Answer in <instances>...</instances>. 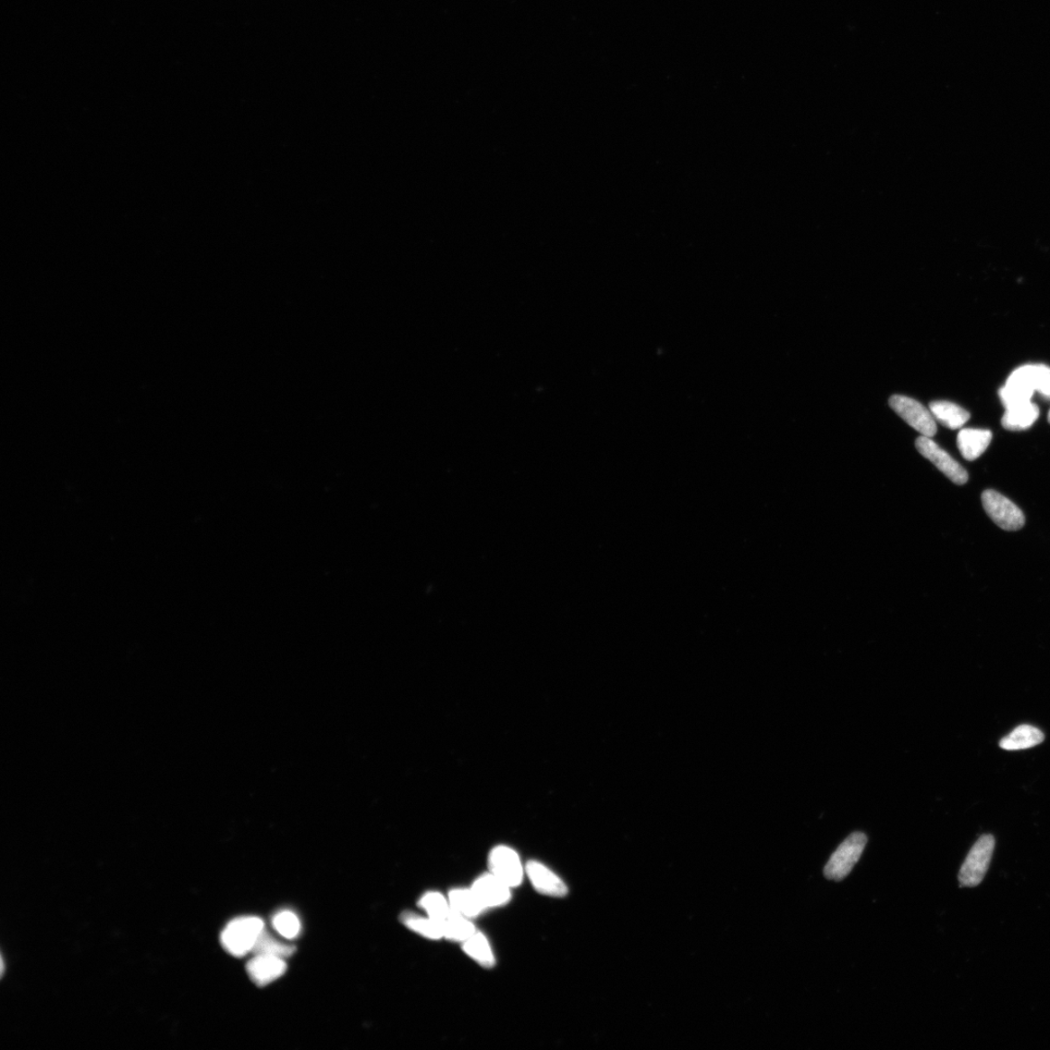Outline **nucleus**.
I'll return each mask as SVG.
<instances>
[{
  "label": "nucleus",
  "instance_id": "1",
  "mask_svg": "<svg viewBox=\"0 0 1050 1050\" xmlns=\"http://www.w3.org/2000/svg\"><path fill=\"white\" fill-rule=\"evenodd\" d=\"M265 931V923L259 918L247 917L231 920L222 934V944L229 955L243 957L252 952Z\"/></svg>",
  "mask_w": 1050,
  "mask_h": 1050
},
{
  "label": "nucleus",
  "instance_id": "2",
  "mask_svg": "<svg viewBox=\"0 0 1050 1050\" xmlns=\"http://www.w3.org/2000/svg\"><path fill=\"white\" fill-rule=\"evenodd\" d=\"M868 844V837L862 832L852 833L833 853L827 863L824 874L829 881L841 882L850 874Z\"/></svg>",
  "mask_w": 1050,
  "mask_h": 1050
},
{
  "label": "nucleus",
  "instance_id": "3",
  "mask_svg": "<svg viewBox=\"0 0 1050 1050\" xmlns=\"http://www.w3.org/2000/svg\"><path fill=\"white\" fill-rule=\"evenodd\" d=\"M995 844L992 835H983L976 840L959 873L962 887H975L982 883L991 863Z\"/></svg>",
  "mask_w": 1050,
  "mask_h": 1050
},
{
  "label": "nucleus",
  "instance_id": "4",
  "mask_svg": "<svg viewBox=\"0 0 1050 1050\" xmlns=\"http://www.w3.org/2000/svg\"><path fill=\"white\" fill-rule=\"evenodd\" d=\"M986 514L1000 529L1007 531L1021 530L1025 524L1023 511L1009 498L993 490H987L982 496Z\"/></svg>",
  "mask_w": 1050,
  "mask_h": 1050
},
{
  "label": "nucleus",
  "instance_id": "5",
  "mask_svg": "<svg viewBox=\"0 0 1050 1050\" xmlns=\"http://www.w3.org/2000/svg\"><path fill=\"white\" fill-rule=\"evenodd\" d=\"M889 405L898 416L922 436L932 438L937 434V427L931 411L926 409L919 401L907 396L893 395L889 399Z\"/></svg>",
  "mask_w": 1050,
  "mask_h": 1050
},
{
  "label": "nucleus",
  "instance_id": "6",
  "mask_svg": "<svg viewBox=\"0 0 1050 1050\" xmlns=\"http://www.w3.org/2000/svg\"><path fill=\"white\" fill-rule=\"evenodd\" d=\"M915 446H917L919 454L929 459L949 480L958 485H963L968 482V472L930 437H919L915 442Z\"/></svg>",
  "mask_w": 1050,
  "mask_h": 1050
},
{
  "label": "nucleus",
  "instance_id": "7",
  "mask_svg": "<svg viewBox=\"0 0 1050 1050\" xmlns=\"http://www.w3.org/2000/svg\"><path fill=\"white\" fill-rule=\"evenodd\" d=\"M491 873L511 888L518 887L523 881V868L518 853L508 846L493 848L488 857Z\"/></svg>",
  "mask_w": 1050,
  "mask_h": 1050
},
{
  "label": "nucleus",
  "instance_id": "8",
  "mask_svg": "<svg viewBox=\"0 0 1050 1050\" xmlns=\"http://www.w3.org/2000/svg\"><path fill=\"white\" fill-rule=\"evenodd\" d=\"M471 889L485 910L505 906L511 900V887L492 873L475 879Z\"/></svg>",
  "mask_w": 1050,
  "mask_h": 1050
},
{
  "label": "nucleus",
  "instance_id": "9",
  "mask_svg": "<svg viewBox=\"0 0 1050 1050\" xmlns=\"http://www.w3.org/2000/svg\"><path fill=\"white\" fill-rule=\"evenodd\" d=\"M525 873L537 892L555 898L566 896L568 888L563 879L540 862L530 861L525 866Z\"/></svg>",
  "mask_w": 1050,
  "mask_h": 1050
},
{
  "label": "nucleus",
  "instance_id": "10",
  "mask_svg": "<svg viewBox=\"0 0 1050 1050\" xmlns=\"http://www.w3.org/2000/svg\"><path fill=\"white\" fill-rule=\"evenodd\" d=\"M287 970L284 958L256 955L247 964V972L253 983L264 987L276 982Z\"/></svg>",
  "mask_w": 1050,
  "mask_h": 1050
},
{
  "label": "nucleus",
  "instance_id": "11",
  "mask_svg": "<svg viewBox=\"0 0 1050 1050\" xmlns=\"http://www.w3.org/2000/svg\"><path fill=\"white\" fill-rule=\"evenodd\" d=\"M992 432L986 430H962L957 445L962 457L973 461L981 457L992 441Z\"/></svg>",
  "mask_w": 1050,
  "mask_h": 1050
},
{
  "label": "nucleus",
  "instance_id": "12",
  "mask_svg": "<svg viewBox=\"0 0 1050 1050\" xmlns=\"http://www.w3.org/2000/svg\"><path fill=\"white\" fill-rule=\"evenodd\" d=\"M1040 416V409L1031 401L1006 409L1002 425L1007 430L1022 431L1030 429Z\"/></svg>",
  "mask_w": 1050,
  "mask_h": 1050
},
{
  "label": "nucleus",
  "instance_id": "13",
  "mask_svg": "<svg viewBox=\"0 0 1050 1050\" xmlns=\"http://www.w3.org/2000/svg\"><path fill=\"white\" fill-rule=\"evenodd\" d=\"M1044 732L1030 725H1021L1000 741V747L1007 751L1029 749L1043 743Z\"/></svg>",
  "mask_w": 1050,
  "mask_h": 1050
},
{
  "label": "nucleus",
  "instance_id": "14",
  "mask_svg": "<svg viewBox=\"0 0 1050 1050\" xmlns=\"http://www.w3.org/2000/svg\"><path fill=\"white\" fill-rule=\"evenodd\" d=\"M930 411L937 421L952 430L962 429L971 418L968 411L948 401L932 402Z\"/></svg>",
  "mask_w": 1050,
  "mask_h": 1050
},
{
  "label": "nucleus",
  "instance_id": "15",
  "mask_svg": "<svg viewBox=\"0 0 1050 1050\" xmlns=\"http://www.w3.org/2000/svg\"><path fill=\"white\" fill-rule=\"evenodd\" d=\"M451 909L469 919L478 918L485 910L481 901L475 895L472 889L458 888L451 890L448 894Z\"/></svg>",
  "mask_w": 1050,
  "mask_h": 1050
},
{
  "label": "nucleus",
  "instance_id": "16",
  "mask_svg": "<svg viewBox=\"0 0 1050 1050\" xmlns=\"http://www.w3.org/2000/svg\"><path fill=\"white\" fill-rule=\"evenodd\" d=\"M400 920L408 929L426 938L441 939L444 937L442 923L430 917L422 918L419 914L407 911L401 914Z\"/></svg>",
  "mask_w": 1050,
  "mask_h": 1050
},
{
  "label": "nucleus",
  "instance_id": "17",
  "mask_svg": "<svg viewBox=\"0 0 1050 1050\" xmlns=\"http://www.w3.org/2000/svg\"><path fill=\"white\" fill-rule=\"evenodd\" d=\"M462 944L464 952L482 967L491 969L494 966L493 952L484 934L477 931Z\"/></svg>",
  "mask_w": 1050,
  "mask_h": 1050
},
{
  "label": "nucleus",
  "instance_id": "18",
  "mask_svg": "<svg viewBox=\"0 0 1050 1050\" xmlns=\"http://www.w3.org/2000/svg\"><path fill=\"white\" fill-rule=\"evenodd\" d=\"M444 937L451 942L464 943L477 930L469 920L456 910H451L448 918L442 922Z\"/></svg>",
  "mask_w": 1050,
  "mask_h": 1050
},
{
  "label": "nucleus",
  "instance_id": "19",
  "mask_svg": "<svg viewBox=\"0 0 1050 1050\" xmlns=\"http://www.w3.org/2000/svg\"><path fill=\"white\" fill-rule=\"evenodd\" d=\"M419 906L426 911L430 918L441 923L448 918L453 910L448 900L435 891L424 894L419 901Z\"/></svg>",
  "mask_w": 1050,
  "mask_h": 1050
},
{
  "label": "nucleus",
  "instance_id": "20",
  "mask_svg": "<svg viewBox=\"0 0 1050 1050\" xmlns=\"http://www.w3.org/2000/svg\"><path fill=\"white\" fill-rule=\"evenodd\" d=\"M296 947L280 943L265 931L258 938L252 952L256 955H271L279 958H287L294 955Z\"/></svg>",
  "mask_w": 1050,
  "mask_h": 1050
},
{
  "label": "nucleus",
  "instance_id": "21",
  "mask_svg": "<svg viewBox=\"0 0 1050 1050\" xmlns=\"http://www.w3.org/2000/svg\"><path fill=\"white\" fill-rule=\"evenodd\" d=\"M275 930L286 939L296 938L301 931V923L294 912L280 911L273 919Z\"/></svg>",
  "mask_w": 1050,
  "mask_h": 1050
},
{
  "label": "nucleus",
  "instance_id": "22",
  "mask_svg": "<svg viewBox=\"0 0 1050 1050\" xmlns=\"http://www.w3.org/2000/svg\"><path fill=\"white\" fill-rule=\"evenodd\" d=\"M1048 421H1049V423H1050V411H1049V412H1048Z\"/></svg>",
  "mask_w": 1050,
  "mask_h": 1050
},
{
  "label": "nucleus",
  "instance_id": "23",
  "mask_svg": "<svg viewBox=\"0 0 1050 1050\" xmlns=\"http://www.w3.org/2000/svg\"><path fill=\"white\" fill-rule=\"evenodd\" d=\"M1046 400H1049V401H1050V396H1049V397H1048Z\"/></svg>",
  "mask_w": 1050,
  "mask_h": 1050
}]
</instances>
